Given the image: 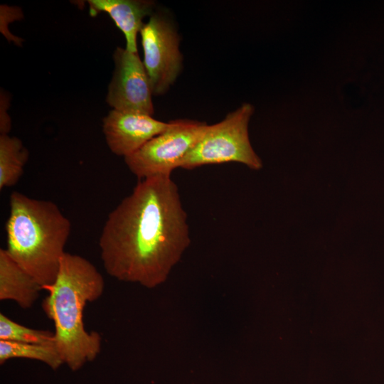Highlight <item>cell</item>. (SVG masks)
<instances>
[{"label": "cell", "instance_id": "obj_1", "mask_svg": "<svg viewBox=\"0 0 384 384\" xmlns=\"http://www.w3.org/2000/svg\"><path fill=\"white\" fill-rule=\"evenodd\" d=\"M191 242L187 214L171 175L139 180L108 215L99 239L111 277L148 288L163 283Z\"/></svg>", "mask_w": 384, "mask_h": 384}, {"label": "cell", "instance_id": "obj_2", "mask_svg": "<svg viewBox=\"0 0 384 384\" xmlns=\"http://www.w3.org/2000/svg\"><path fill=\"white\" fill-rule=\"evenodd\" d=\"M105 282L94 265L85 257L65 252L54 282L43 288L48 296L42 302L47 317L54 323L55 346L64 363L79 370L100 353L102 338L97 332H88L83 322L87 302L98 299Z\"/></svg>", "mask_w": 384, "mask_h": 384}, {"label": "cell", "instance_id": "obj_3", "mask_svg": "<svg viewBox=\"0 0 384 384\" xmlns=\"http://www.w3.org/2000/svg\"><path fill=\"white\" fill-rule=\"evenodd\" d=\"M6 252L42 287L51 284L71 231V223L53 202L18 192L9 197Z\"/></svg>", "mask_w": 384, "mask_h": 384}, {"label": "cell", "instance_id": "obj_4", "mask_svg": "<svg viewBox=\"0 0 384 384\" xmlns=\"http://www.w3.org/2000/svg\"><path fill=\"white\" fill-rule=\"evenodd\" d=\"M254 107L243 103L220 122L208 125L205 132L187 153L179 168L193 169L204 165L238 162L254 170L262 163L250 142L248 124Z\"/></svg>", "mask_w": 384, "mask_h": 384}, {"label": "cell", "instance_id": "obj_5", "mask_svg": "<svg viewBox=\"0 0 384 384\" xmlns=\"http://www.w3.org/2000/svg\"><path fill=\"white\" fill-rule=\"evenodd\" d=\"M208 124L205 122L179 119L169 122L167 129L133 154L124 158L129 170L139 180L171 175L199 140Z\"/></svg>", "mask_w": 384, "mask_h": 384}, {"label": "cell", "instance_id": "obj_6", "mask_svg": "<svg viewBox=\"0 0 384 384\" xmlns=\"http://www.w3.org/2000/svg\"><path fill=\"white\" fill-rule=\"evenodd\" d=\"M139 33L144 53L142 61L153 95H164L182 70L180 36L169 15L156 9Z\"/></svg>", "mask_w": 384, "mask_h": 384}, {"label": "cell", "instance_id": "obj_7", "mask_svg": "<svg viewBox=\"0 0 384 384\" xmlns=\"http://www.w3.org/2000/svg\"><path fill=\"white\" fill-rule=\"evenodd\" d=\"M113 60L114 68L108 85L106 102L112 110L153 115L151 87L138 52L117 47Z\"/></svg>", "mask_w": 384, "mask_h": 384}, {"label": "cell", "instance_id": "obj_8", "mask_svg": "<svg viewBox=\"0 0 384 384\" xmlns=\"http://www.w3.org/2000/svg\"><path fill=\"white\" fill-rule=\"evenodd\" d=\"M169 125V122L157 120L147 114L112 110L103 119L102 130L110 150L124 159L165 131Z\"/></svg>", "mask_w": 384, "mask_h": 384}, {"label": "cell", "instance_id": "obj_9", "mask_svg": "<svg viewBox=\"0 0 384 384\" xmlns=\"http://www.w3.org/2000/svg\"><path fill=\"white\" fill-rule=\"evenodd\" d=\"M90 14L107 13L126 39V49L137 53V38L146 17L156 11V3L151 0H89Z\"/></svg>", "mask_w": 384, "mask_h": 384}, {"label": "cell", "instance_id": "obj_10", "mask_svg": "<svg viewBox=\"0 0 384 384\" xmlns=\"http://www.w3.org/2000/svg\"><path fill=\"white\" fill-rule=\"evenodd\" d=\"M42 287L8 254L0 249V300H12L23 309L31 308Z\"/></svg>", "mask_w": 384, "mask_h": 384}, {"label": "cell", "instance_id": "obj_11", "mask_svg": "<svg viewBox=\"0 0 384 384\" xmlns=\"http://www.w3.org/2000/svg\"><path fill=\"white\" fill-rule=\"evenodd\" d=\"M29 152L16 137L0 134V189L14 186L23 173Z\"/></svg>", "mask_w": 384, "mask_h": 384}, {"label": "cell", "instance_id": "obj_12", "mask_svg": "<svg viewBox=\"0 0 384 384\" xmlns=\"http://www.w3.org/2000/svg\"><path fill=\"white\" fill-rule=\"evenodd\" d=\"M12 358H27L43 362L53 370L64 363L55 345L18 343L0 340V363Z\"/></svg>", "mask_w": 384, "mask_h": 384}, {"label": "cell", "instance_id": "obj_13", "mask_svg": "<svg viewBox=\"0 0 384 384\" xmlns=\"http://www.w3.org/2000/svg\"><path fill=\"white\" fill-rule=\"evenodd\" d=\"M0 340L18 343L55 345L54 334L21 325L0 314Z\"/></svg>", "mask_w": 384, "mask_h": 384}, {"label": "cell", "instance_id": "obj_14", "mask_svg": "<svg viewBox=\"0 0 384 384\" xmlns=\"http://www.w3.org/2000/svg\"><path fill=\"white\" fill-rule=\"evenodd\" d=\"M0 31L9 42L13 41L18 46H21L23 40L13 34L8 30L7 26L14 21H18L23 18L21 9L16 6H9L1 4L0 6Z\"/></svg>", "mask_w": 384, "mask_h": 384}, {"label": "cell", "instance_id": "obj_15", "mask_svg": "<svg viewBox=\"0 0 384 384\" xmlns=\"http://www.w3.org/2000/svg\"><path fill=\"white\" fill-rule=\"evenodd\" d=\"M9 106V95L1 89L0 94V134H9L11 129V121L8 112Z\"/></svg>", "mask_w": 384, "mask_h": 384}]
</instances>
